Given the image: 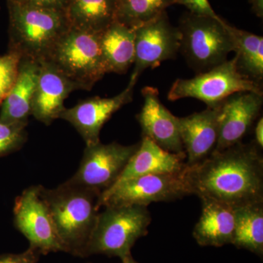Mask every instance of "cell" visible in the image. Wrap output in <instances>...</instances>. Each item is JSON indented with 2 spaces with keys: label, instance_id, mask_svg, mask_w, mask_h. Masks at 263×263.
<instances>
[{
  "label": "cell",
  "instance_id": "3",
  "mask_svg": "<svg viewBox=\"0 0 263 263\" xmlns=\"http://www.w3.org/2000/svg\"><path fill=\"white\" fill-rule=\"evenodd\" d=\"M9 15L8 51L21 59L46 60L60 37L70 27L65 12L7 0Z\"/></svg>",
  "mask_w": 263,
  "mask_h": 263
},
{
  "label": "cell",
  "instance_id": "10",
  "mask_svg": "<svg viewBox=\"0 0 263 263\" xmlns=\"http://www.w3.org/2000/svg\"><path fill=\"white\" fill-rule=\"evenodd\" d=\"M41 188V185L29 186L15 199V228L28 240L29 247L41 254L65 252Z\"/></svg>",
  "mask_w": 263,
  "mask_h": 263
},
{
  "label": "cell",
  "instance_id": "20",
  "mask_svg": "<svg viewBox=\"0 0 263 263\" xmlns=\"http://www.w3.org/2000/svg\"><path fill=\"white\" fill-rule=\"evenodd\" d=\"M135 29L114 22L100 35V48L107 73L127 72L135 62Z\"/></svg>",
  "mask_w": 263,
  "mask_h": 263
},
{
  "label": "cell",
  "instance_id": "11",
  "mask_svg": "<svg viewBox=\"0 0 263 263\" xmlns=\"http://www.w3.org/2000/svg\"><path fill=\"white\" fill-rule=\"evenodd\" d=\"M135 67L132 76L138 79L147 69L173 60L181 48V32L170 22L167 12L135 29Z\"/></svg>",
  "mask_w": 263,
  "mask_h": 263
},
{
  "label": "cell",
  "instance_id": "32",
  "mask_svg": "<svg viewBox=\"0 0 263 263\" xmlns=\"http://www.w3.org/2000/svg\"><path fill=\"white\" fill-rule=\"evenodd\" d=\"M122 263H140L138 262H137L136 259L133 258V256L129 255L128 256V257H125V258L123 259L122 260Z\"/></svg>",
  "mask_w": 263,
  "mask_h": 263
},
{
  "label": "cell",
  "instance_id": "31",
  "mask_svg": "<svg viewBox=\"0 0 263 263\" xmlns=\"http://www.w3.org/2000/svg\"><path fill=\"white\" fill-rule=\"evenodd\" d=\"M251 5L252 12L259 18L263 17V0H247Z\"/></svg>",
  "mask_w": 263,
  "mask_h": 263
},
{
  "label": "cell",
  "instance_id": "28",
  "mask_svg": "<svg viewBox=\"0 0 263 263\" xmlns=\"http://www.w3.org/2000/svg\"><path fill=\"white\" fill-rule=\"evenodd\" d=\"M40 256L37 250L29 247L22 253L1 254L0 263H37Z\"/></svg>",
  "mask_w": 263,
  "mask_h": 263
},
{
  "label": "cell",
  "instance_id": "12",
  "mask_svg": "<svg viewBox=\"0 0 263 263\" xmlns=\"http://www.w3.org/2000/svg\"><path fill=\"white\" fill-rule=\"evenodd\" d=\"M138 79L132 76L129 84L122 92L113 98L95 97L79 102L75 106L65 108L60 119L70 123L80 134L86 146L100 142V131L110 117L133 100L135 86Z\"/></svg>",
  "mask_w": 263,
  "mask_h": 263
},
{
  "label": "cell",
  "instance_id": "18",
  "mask_svg": "<svg viewBox=\"0 0 263 263\" xmlns=\"http://www.w3.org/2000/svg\"><path fill=\"white\" fill-rule=\"evenodd\" d=\"M39 72L40 62L21 59L16 79L1 105V122L28 124Z\"/></svg>",
  "mask_w": 263,
  "mask_h": 263
},
{
  "label": "cell",
  "instance_id": "14",
  "mask_svg": "<svg viewBox=\"0 0 263 263\" xmlns=\"http://www.w3.org/2000/svg\"><path fill=\"white\" fill-rule=\"evenodd\" d=\"M143 105L137 119L141 125L142 136L149 138L162 149L172 153L184 152L179 118L164 107L157 88L146 86L142 89Z\"/></svg>",
  "mask_w": 263,
  "mask_h": 263
},
{
  "label": "cell",
  "instance_id": "9",
  "mask_svg": "<svg viewBox=\"0 0 263 263\" xmlns=\"http://www.w3.org/2000/svg\"><path fill=\"white\" fill-rule=\"evenodd\" d=\"M101 142L86 146L79 169L67 182L100 194L114 186L139 146Z\"/></svg>",
  "mask_w": 263,
  "mask_h": 263
},
{
  "label": "cell",
  "instance_id": "5",
  "mask_svg": "<svg viewBox=\"0 0 263 263\" xmlns=\"http://www.w3.org/2000/svg\"><path fill=\"white\" fill-rule=\"evenodd\" d=\"M100 35L101 32L70 27L45 61L54 66L76 89L89 91L107 73Z\"/></svg>",
  "mask_w": 263,
  "mask_h": 263
},
{
  "label": "cell",
  "instance_id": "8",
  "mask_svg": "<svg viewBox=\"0 0 263 263\" xmlns=\"http://www.w3.org/2000/svg\"><path fill=\"white\" fill-rule=\"evenodd\" d=\"M188 166L177 174H150L129 180L102 193L98 207L142 205L168 202L193 195L187 177Z\"/></svg>",
  "mask_w": 263,
  "mask_h": 263
},
{
  "label": "cell",
  "instance_id": "6",
  "mask_svg": "<svg viewBox=\"0 0 263 263\" xmlns=\"http://www.w3.org/2000/svg\"><path fill=\"white\" fill-rule=\"evenodd\" d=\"M226 24L221 17L192 13H185L180 19V51L197 74L221 65L233 52V40Z\"/></svg>",
  "mask_w": 263,
  "mask_h": 263
},
{
  "label": "cell",
  "instance_id": "23",
  "mask_svg": "<svg viewBox=\"0 0 263 263\" xmlns=\"http://www.w3.org/2000/svg\"><path fill=\"white\" fill-rule=\"evenodd\" d=\"M233 243L259 257L263 255V202L235 208Z\"/></svg>",
  "mask_w": 263,
  "mask_h": 263
},
{
  "label": "cell",
  "instance_id": "4",
  "mask_svg": "<svg viewBox=\"0 0 263 263\" xmlns=\"http://www.w3.org/2000/svg\"><path fill=\"white\" fill-rule=\"evenodd\" d=\"M99 212L85 257L93 254L118 257L131 255L137 240L148 234L152 216L142 205H107Z\"/></svg>",
  "mask_w": 263,
  "mask_h": 263
},
{
  "label": "cell",
  "instance_id": "2",
  "mask_svg": "<svg viewBox=\"0 0 263 263\" xmlns=\"http://www.w3.org/2000/svg\"><path fill=\"white\" fill-rule=\"evenodd\" d=\"M66 253L85 257L86 247L96 224L101 194L65 181L54 189L41 186Z\"/></svg>",
  "mask_w": 263,
  "mask_h": 263
},
{
  "label": "cell",
  "instance_id": "13",
  "mask_svg": "<svg viewBox=\"0 0 263 263\" xmlns=\"http://www.w3.org/2000/svg\"><path fill=\"white\" fill-rule=\"evenodd\" d=\"M263 104L262 93L241 91L226 99L219 111V136L214 152H221L242 142Z\"/></svg>",
  "mask_w": 263,
  "mask_h": 263
},
{
  "label": "cell",
  "instance_id": "24",
  "mask_svg": "<svg viewBox=\"0 0 263 263\" xmlns=\"http://www.w3.org/2000/svg\"><path fill=\"white\" fill-rule=\"evenodd\" d=\"M176 0H117L116 21L136 29L166 11Z\"/></svg>",
  "mask_w": 263,
  "mask_h": 263
},
{
  "label": "cell",
  "instance_id": "22",
  "mask_svg": "<svg viewBox=\"0 0 263 263\" xmlns=\"http://www.w3.org/2000/svg\"><path fill=\"white\" fill-rule=\"evenodd\" d=\"M233 40L234 60L240 73L251 80L262 82L263 78V37L226 24Z\"/></svg>",
  "mask_w": 263,
  "mask_h": 263
},
{
  "label": "cell",
  "instance_id": "29",
  "mask_svg": "<svg viewBox=\"0 0 263 263\" xmlns=\"http://www.w3.org/2000/svg\"><path fill=\"white\" fill-rule=\"evenodd\" d=\"M22 4L44 9L65 12L68 0H15Z\"/></svg>",
  "mask_w": 263,
  "mask_h": 263
},
{
  "label": "cell",
  "instance_id": "30",
  "mask_svg": "<svg viewBox=\"0 0 263 263\" xmlns=\"http://www.w3.org/2000/svg\"><path fill=\"white\" fill-rule=\"evenodd\" d=\"M255 143L259 148L263 147V118H259L254 128Z\"/></svg>",
  "mask_w": 263,
  "mask_h": 263
},
{
  "label": "cell",
  "instance_id": "17",
  "mask_svg": "<svg viewBox=\"0 0 263 263\" xmlns=\"http://www.w3.org/2000/svg\"><path fill=\"white\" fill-rule=\"evenodd\" d=\"M186 160L185 152L182 153L167 152L149 138L142 136L138 149L132 156L117 182L109 190L117 187L129 180L146 175L182 172L187 167Z\"/></svg>",
  "mask_w": 263,
  "mask_h": 263
},
{
  "label": "cell",
  "instance_id": "27",
  "mask_svg": "<svg viewBox=\"0 0 263 263\" xmlns=\"http://www.w3.org/2000/svg\"><path fill=\"white\" fill-rule=\"evenodd\" d=\"M176 4L186 7L190 13L194 14L206 15L212 18H219L213 9L209 0H176Z\"/></svg>",
  "mask_w": 263,
  "mask_h": 263
},
{
  "label": "cell",
  "instance_id": "26",
  "mask_svg": "<svg viewBox=\"0 0 263 263\" xmlns=\"http://www.w3.org/2000/svg\"><path fill=\"white\" fill-rule=\"evenodd\" d=\"M21 57L16 53L8 51L0 56V105L8 96L18 73Z\"/></svg>",
  "mask_w": 263,
  "mask_h": 263
},
{
  "label": "cell",
  "instance_id": "21",
  "mask_svg": "<svg viewBox=\"0 0 263 263\" xmlns=\"http://www.w3.org/2000/svg\"><path fill=\"white\" fill-rule=\"evenodd\" d=\"M117 0H68L65 10L70 27L102 32L116 21Z\"/></svg>",
  "mask_w": 263,
  "mask_h": 263
},
{
  "label": "cell",
  "instance_id": "15",
  "mask_svg": "<svg viewBox=\"0 0 263 263\" xmlns=\"http://www.w3.org/2000/svg\"><path fill=\"white\" fill-rule=\"evenodd\" d=\"M220 106L179 118L180 135L189 167L202 162L214 152L219 136Z\"/></svg>",
  "mask_w": 263,
  "mask_h": 263
},
{
  "label": "cell",
  "instance_id": "19",
  "mask_svg": "<svg viewBox=\"0 0 263 263\" xmlns=\"http://www.w3.org/2000/svg\"><path fill=\"white\" fill-rule=\"evenodd\" d=\"M202 213L193 237L200 247H221L232 245L234 237V209L209 198H200Z\"/></svg>",
  "mask_w": 263,
  "mask_h": 263
},
{
  "label": "cell",
  "instance_id": "1",
  "mask_svg": "<svg viewBox=\"0 0 263 263\" xmlns=\"http://www.w3.org/2000/svg\"><path fill=\"white\" fill-rule=\"evenodd\" d=\"M259 148L255 142H240L188 166L193 195L233 209L263 202V159Z\"/></svg>",
  "mask_w": 263,
  "mask_h": 263
},
{
  "label": "cell",
  "instance_id": "25",
  "mask_svg": "<svg viewBox=\"0 0 263 263\" xmlns=\"http://www.w3.org/2000/svg\"><path fill=\"white\" fill-rule=\"evenodd\" d=\"M27 124L0 121V157L20 150L28 138Z\"/></svg>",
  "mask_w": 263,
  "mask_h": 263
},
{
  "label": "cell",
  "instance_id": "7",
  "mask_svg": "<svg viewBox=\"0 0 263 263\" xmlns=\"http://www.w3.org/2000/svg\"><path fill=\"white\" fill-rule=\"evenodd\" d=\"M241 91L262 93V86L240 73L233 58L192 79H177L167 98L170 101L197 99L206 104L208 108H216L231 95Z\"/></svg>",
  "mask_w": 263,
  "mask_h": 263
},
{
  "label": "cell",
  "instance_id": "16",
  "mask_svg": "<svg viewBox=\"0 0 263 263\" xmlns=\"http://www.w3.org/2000/svg\"><path fill=\"white\" fill-rule=\"evenodd\" d=\"M76 86L49 62H40L39 77L32 105V116L50 125L60 119L65 107L64 102Z\"/></svg>",
  "mask_w": 263,
  "mask_h": 263
}]
</instances>
